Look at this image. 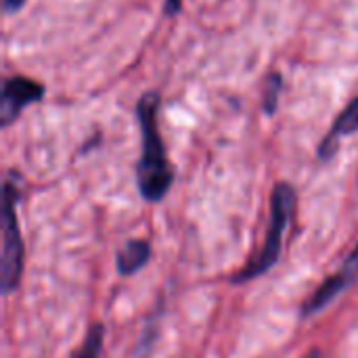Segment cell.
<instances>
[{"label": "cell", "instance_id": "obj_6", "mask_svg": "<svg viewBox=\"0 0 358 358\" xmlns=\"http://www.w3.org/2000/svg\"><path fill=\"white\" fill-rule=\"evenodd\" d=\"M358 130V96L340 113V117L334 122V126H331V130L327 132V136L321 141V145H319V149H317V155H319V159H323V162H329V159H334L336 157V153H338V147H340V143H342V138L344 136H348V134H355Z\"/></svg>", "mask_w": 358, "mask_h": 358}, {"label": "cell", "instance_id": "obj_10", "mask_svg": "<svg viewBox=\"0 0 358 358\" xmlns=\"http://www.w3.org/2000/svg\"><path fill=\"white\" fill-rule=\"evenodd\" d=\"M180 8H182V0H166V4H164L166 17H174Z\"/></svg>", "mask_w": 358, "mask_h": 358}, {"label": "cell", "instance_id": "obj_11", "mask_svg": "<svg viewBox=\"0 0 358 358\" xmlns=\"http://www.w3.org/2000/svg\"><path fill=\"white\" fill-rule=\"evenodd\" d=\"M25 0H4V10L6 13H17L23 6Z\"/></svg>", "mask_w": 358, "mask_h": 358}, {"label": "cell", "instance_id": "obj_3", "mask_svg": "<svg viewBox=\"0 0 358 358\" xmlns=\"http://www.w3.org/2000/svg\"><path fill=\"white\" fill-rule=\"evenodd\" d=\"M21 197V189L17 185V174L10 172L4 182V208H2V260H0V287L2 294L8 296L17 292L21 277H23V264H25V245L19 229L17 218V203Z\"/></svg>", "mask_w": 358, "mask_h": 358}, {"label": "cell", "instance_id": "obj_1", "mask_svg": "<svg viewBox=\"0 0 358 358\" xmlns=\"http://www.w3.org/2000/svg\"><path fill=\"white\" fill-rule=\"evenodd\" d=\"M159 94L145 92L136 105V117L143 136V151L136 164V185L138 193L149 203H159L174 185V170L166 155V147L157 124Z\"/></svg>", "mask_w": 358, "mask_h": 358}, {"label": "cell", "instance_id": "obj_9", "mask_svg": "<svg viewBox=\"0 0 358 358\" xmlns=\"http://www.w3.org/2000/svg\"><path fill=\"white\" fill-rule=\"evenodd\" d=\"M281 90H283V80H281V76H279V73H271L268 80H266V92H264V111H266L268 115L275 113Z\"/></svg>", "mask_w": 358, "mask_h": 358}, {"label": "cell", "instance_id": "obj_7", "mask_svg": "<svg viewBox=\"0 0 358 358\" xmlns=\"http://www.w3.org/2000/svg\"><path fill=\"white\" fill-rule=\"evenodd\" d=\"M153 248L147 239H130L115 256V268L122 277L141 273L151 262Z\"/></svg>", "mask_w": 358, "mask_h": 358}, {"label": "cell", "instance_id": "obj_5", "mask_svg": "<svg viewBox=\"0 0 358 358\" xmlns=\"http://www.w3.org/2000/svg\"><path fill=\"white\" fill-rule=\"evenodd\" d=\"M44 94V88L36 82V80H29V78H23V76H15V78H8L2 86V96H0V124L2 128L10 126L19 113L31 105V103H38Z\"/></svg>", "mask_w": 358, "mask_h": 358}, {"label": "cell", "instance_id": "obj_12", "mask_svg": "<svg viewBox=\"0 0 358 358\" xmlns=\"http://www.w3.org/2000/svg\"><path fill=\"white\" fill-rule=\"evenodd\" d=\"M304 358H321V350H319V348H313Z\"/></svg>", "mask_w": 358, "mask_h": 358}, {"label": "cell", "instance_id": "obj_4", "mask_svg": "<svg viewBox=\"0 0 358 358\" xmlns=\"http://www.w3.org/2000/svg\"><path fill=\"white\" fill-rule=\"evenodd\" d=\"M358 279V243L355 250L350 252V256L344 260L342 268L331 275L329 279L323 281V285H319L315 289V294L302 304L300 308V317L302 319H310L319 313H323L331 302H336L348 287H352Z\"/></svg>", "mask_w": 358, "mask_h": 358}, {"label": "cell", "instance_id": "obj_2", "mask_svg": "<svg viewBox=\"0 0 358 358\" xmlns=\"http://www.w3.org/2000/svg\"><path fill=\"white\" fill-rule=\"evenodd\" d=\"M296 206H298L296 189L289 182H277L273 189V195H271V220H268L264 245L241 271H237L231 277L233 285H243V283L256 281L262 275H266L271 268H275V264L281 258L283 237L294 220Z\"/></svg>", "mask_w": 358, "mask_h": 358}, {"label": "cell", "instance_id": "obj_8", "mask_svg": "<svg viewBox=\"0 0 358 358\" xmlns=\"http://www.w3.org/2000/svg\"><path fill=\"white\" fill-rule=\"evenodd\" d=\"M103 342H105V327L101 323H92L84 336L82 346L73 352L71 358H101Z\"/></svg>", "mask_w": 358, "mask_h": 358}]
</instances>
